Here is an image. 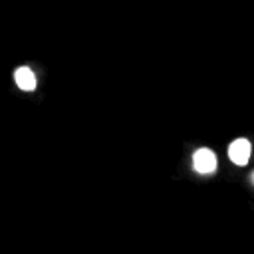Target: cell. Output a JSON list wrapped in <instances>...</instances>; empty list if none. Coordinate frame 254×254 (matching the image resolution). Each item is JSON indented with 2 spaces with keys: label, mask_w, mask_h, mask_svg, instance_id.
Here are the masks:
<instances>
[{
  "label": "cell",
  "mask_w": 254,
  "mask_h": 254,
  "mask_svg": "<svg viewBox=\"0 0 254 254\" xmlns=\"http://www.w3.org/2000/svg\"><path fill=\"white\" fill-rule=\"evenodd\" d=\"M192 167L200 175H210L216 169V155L210 149H198L192 155Z\"/></svg>",
  "instance_id": "1"
},
{
  "label": "cell",
  "mask_w": 254,
  "mask_h": 254,
  "mask_svg": "<svg viewBox=\"0 0 254 254\" xmlns=\"http://www.w3.org/2000/svg\"><path fill=\"white\" fill-rule=\"evenodd\" d=\"M250 143H248V139H236V141H232L230 143V147H228V157H230V161L234 163V165H238V167H244L246 163H248V159H250Z\"/></svg>",
  "instance_id": "2"
},
{
  "label": "cell",
  "mask_w": 254,
  "mask_h": 254,
  "mask_svg": "<svg viewBox=\"0 0 254 254\" xmlns=\"http://www.w3.org/2000/svg\"><path fill=\"white\" fill-rule=\"evenodd\" d=\"M14 79H16V85L24 91H32L36 87V75L30 67H18L14 71Z\"/></svg>",
  "instance_id": "3"
}]
</instances>
